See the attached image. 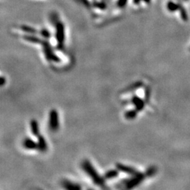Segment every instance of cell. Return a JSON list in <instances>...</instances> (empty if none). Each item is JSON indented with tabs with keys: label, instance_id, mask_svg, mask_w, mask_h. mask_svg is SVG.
Here are the masks:
<instances>
[{
	"label": "cell",
	"instance_id": "30bf717a",
	"mask_svg": "<svg viewBox=\"0 0 190 190\" xmlns=\"http://www.w3.org/2000/svg\"><path fill=\"white\" fill-rule=\"evenodd\" d=\"M62 185L64 188L70 190H75V189H80L81 187L79 185L75 184L72 182H70L69 180H63L62 182Z\"/></svg>",
	"mask_w": 190,
	"mask_h": 190
},
{
	"label": "cell",
	"instance_id": "ba28073f",
	"mask_svg": "<svg viewBox=\"0 0 190 190\" xmlns=\"http://www.w3.org/2000/svg\"><path fill=\"white\" fill-rule=\"evenodd\" d=\"M132 103L134 105L135 108L139 111H142L144 107V102L142 99L139 97H137V96H134L132 98Z\"/></svg>",
	"mask_w": 190,
	"mask_h": 190
},
{
	"label": "cell",
	"instance_id": "8fae6325",
	"mask_svg": "<svg viewBox=\"0 0 190 190\" xmlns=\"http://www.w3.org/2000/svg\"><path fill=\"white\" fill-rule=\"evenodd\" d=\"M166 8L167 9H168V11H170V12L171 13L175 12V11L179 10L180 2L175 3V1H172V0H170V1H168V2H167Z\"/></svg>",
	"mask_w": 190,
	"mask_h": 190
},
{
	"label": "cell",
	"instance_id": "6da1fadb",
	"mask_svg": "<svg viewBox=\"0 0 190 190\" xmlns=\"http://www.w3.org/2000/svg\"><path fill=\"white\" fill-rule=\"evenodd\" d=\"M82 168L83 170L89 176L92 178L94 182L97 185H99L101 187H104L105 182L104 179L100 176L95 170L92 163L88 160H84L82 163Z\"/></svg>",
	"mask_w": 190,
	"mask_h": 190
},
{
	"label": "cell",
	"instance_id": "2e32d148",
	"mask_svg": "<svg viewBox=\"0 0 190 190\" xmlns=\"http://www.w3.org/2000/svg\"><path fill=\"white\" fill-rule=\"evenodd\" d=\"M23 39L27 42H32V43H40L42 41L38 37L33 36V35H25V36H23Z\"/></svg>",
	"mask_w": 190,
	"mask_h": 190
},
{
	"label": "cell",
	"instance_id": "7402d4cb",
	"mask_svg": "<svg viewBox=\"0 0 190 190\" xmlns=\"http://www.w3.org/2000/svg\"><path fill=\"white\" fill-rule=\"evenodd\" d=\"M183 1H189V0H183Z\"/></svg>",
	"mask_w": 190,
	"mask_h": 190
},
{
	"label": "cell",
	"instance_id": "7a4b0ae2",
	"mask_svg": "<svg viewBox=\"0 0 190 190\" xmlns=\"http://www.w3.org/2000/svg\"><path fill=\"white\" fill-rule=\"evenodd\" d=\"M56 22V40L58 43V47L61 49L63 47V43L65 40V27L63 23L56 20V16H55Z\"/></svg>",
	"mask_w": 190,
	"mask_h": 190
},
{
	"label": "cell",
	"instance_id": "e0dca14e",
	"mask_svg": "<svg viewBox=\"0 0 190 190\" xmlns=\"http://www.w3.org/2000/svg\"><path fill=\"white\" fill-rule=\"evenodd\" d=\"M128 0H117L116 5L119 9H123L128 4Z\"/></svg>",
	"mask_w": 190,
	"mask_h": 190
},
{
	"label": "cell",
	"instance_id": "3957f363",
	"mask_svg": "<svg viewBox=\"0 0 190 190\" xmlns=\"http://www.w3.org/2000/svg\"><path fill=\"white\" fill-rule=\"evenodd\" d=\"M40 43L42 44L44 53H45V56H46L47 59L48 61H52L54 62H60L61 60L53 52L52 49H51V47L50 46L49 42L46 41V40H42Z\"/></svg>",
	"mask_w": 190,
	"mask_h": 190
},
{
	"label": "cell",
	"instance_id": "9a60e30c",
	"mask_svg": "<svg viewBox=\"0 0 190 190\" xmlns=\"http://www.w3.org/2000/svg\"><path fill=\"white\" fill-rule=\"evenodd\" d=\"M137 110L136 109H132L129 110V111H127L125 113V117H126V119L128 120H133L136 118L137 113Z\"/></svg>",
	"mask_w": 190,
	"mask_h": 190
},
{
	"label": "cell",
	"instance_id": "8992f818",
	"mask_svg": "<svg viewBox=\"0 0 190 190\" xmlns=\"http://www.w3.org/2000/svg\"><path fill=\"white\" fill-rule=\"evenodd\" d=\"M116 168L118 170H120V171L124 172V173H127V174L131 175H132V176L137 175L141 173H139V171H137L136 169L133 168H132V167L128 166V165H123V164H122V163H117Z\"/></svg>",
	"mask_w": 190,
	"mask_h": 190
},
{
	"label": "cell",
	"instance_id": "d6986e66",
	"mask_svg": "<svg viewBox=\"0 0 190 190\" xmlns=\"http://www.w3.org/2000/svg\"><path fill=\"white\" fill-rule=\"evenodd\" d=\"M152 0H132V2L134 5H139L141 2H144L146 4H149Z\"/></svg>",
	"mask_w": 190,
	"mask_h": 190
},
{
	"label": "cell",
	"instance_id": "ac0fdd59",
	"mask_svg": "<svg viewBox=\"0 0 190 190\" xmlns=\"http://www.w3.org/2000/svg\"><path fill=\"white\" fill-rule=\"evenodd\" d=\"M21 29H22L23 30H24L25 32H29V33H35V32H36V30H35V29L32 28V27L29 26H22L21 27Z\"/></svg>",
	"mask_w": 190,
	"mask_h": 190
},
{
	"label": "cell",
	"instance_id": "277c9868",
	"mask_svg": "<svg viewBox=\"0 0 190 190\" xmlns=\"http://www.w3.org/2000/svg\"><path fill=\"white\" fill-rule=\"evenodd\" d=\"M49 126L52 131H56L59 127V121H58V114L56 110L52 109L49 112Z\"/></svg>",
	"mask_w": 190,
	"mask_h": 190
},
{
	"label": "cell",
	"instance_id": "44dd1931",
	"mask_svg": "<svg viewBox=\"0 0 190 190\" xmlns=\"http://www.w3.org/2000/svg\"><path fill=\"white\" fill-rule=\"evenodd\" d=\"M5 81H6V80H5V78H4V77H1V86L4 85V83H5Z\"/></svg>",
	"mask_w": 190,
	"mask_h": 190
},
{
	"label": "cell",
	"instance_id": "52a82bcc",
	"mask_svg": "<svg viewBox=\"0 0 190 190\" xmlns=\"http://www.w3.org/2000/svg\"><path fill=\"white\" fill-rule=\"evenodd\" d=\"M37 149L41 152H45L47 149L46 140L44 137L41 135H39L37 137Z\"/></svg>",
	"mask_w": 190,
	"mask_h": 190
},
{
	"label": "cell",
	"instance_id": "5bb4252c",
	"mask_svg": "<svg viewBox=\"0 0 190 190\" xmlns=\"http://www.w3.org/2000/svg\"><path fill=\"white\" fill-rule=\"evenodd\" d=\"M179 11H180V17H181V19H182L183 21L187 22V21H188V19H189V16H188L187 11L186 9H185L184 6H182V4L181 3H180Z\"/></svg>",
	"mask_w": 190,
	"mask_h": 190
},
{
	"label": "cell",
	"instance_id": "5b68a950",
	"mask_svg": "<svg viewBox=\"0 0 190 190\" xmlns=\"http://www.w3.org/2000/svg\"><path fill=\"white\" fill-rule=\"evenodd\" d=\"M144 175H143L142 173L137 175H134V176H133L132 179L128 180V181H126V188L127 189H132V188H134V187L137 186L139 183L142 182V181L144 180Z\"/></svg>",
	"mask_w": 190,
	"mask_h": 190
},
{
	"label": "cell",
	"instance_id": "7c38bea8",
	"mask_svg": "<svg viewBox=\"0 0 190 190\" xmlns=\"http://www.w3.org/2000/svg\"><path fill=\"white\" fill-rule=\"evenodd\" d=\"M30 129H31L32 134L35 137H38L40 135V130H39L38 123L36 120L33 119L30 121Z\"/></svg>",
	"mask_w": 190,
	"mask_h": 190
},
{
	"label": "cell",
	"instance_id": "ffe728a7",
	"mask_svg": "<svg viewBox=\"0 0 190 190\" xmlns=\"http://www.w3.org/2000/svg\"><path fill=\"white\" fill-rule=\"evenodd\" d=\"M40 33H41L42 36L43 37H45V38L47 39L50 37L49 32L47 30H46V29H44V30H42V31L40 32Z\"/></svg>",
	"mask_w": 190,
	"mask_h": 190
},
{
	"label": "cell",
	"instance_id": "4fadbf2b",
	"mask_svg": "<svg viewBox=\"0 0 190 190\" xmlns=\"http://www.w3.org/2000/svg\"><path fill=\"white\" fill-rule=\"evenodd\" d=\"M118 174L119 173H118V170H110L105 173L104 178L106 180H111L113 178H116Z\"/></svg>",
	"mask_w": 190,
	"mask_h": 190
},
{
	"label": "cell",
	"instance_id": "9c48e42d",
	"mask_svg": "<svg viewBox=\"0 0 190 190\" xmlns=\"http://www.w3.org/2000/svg\"><path fill=\"white\" fill-rule=\"evenodd\" d=\"M23 146L27 149H35L37 148V143L30 138H25L23 142Z\"/></svg>",
	"mask_w": 190,
	"mask_h": 190
}]
</instances>
